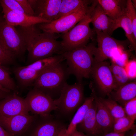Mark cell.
<instances>
[{
    "label": "cell",
    "instance_id": "6da1fadb",
    "mask_svg": "<svg viewBox=\"0 0 136 136\" xmlns=\"http://www.w3.org/2000/svg\"><path fill=\"white\" fill-rule=\"evenodd\" d=\"M25 41L28 54L27 65L63 53L60 41L55 34L41 30L35 25L19 26L17 29Z\"/></svg>",
    "mask_w": 136,
    "mask_h": 136
},
{
    "label": "cell",
    "instance_id": "7bdbcfd3",
    "mask_svg": "<svg viewBox=\"0 0 136 136\" xmlns=\"http://www.w3.org/2000/svg\"><path fill=\"white\" fill-rule=\"evenodd\" d=\"M1 17H0V19Z\"/></svg>",
    "mask_w": 136,
    "mask_h": 136
},
{
    "label": "cell",
    "instance_id": "cb8c5ba5",
    "mask_svg": "<svg viewBox=\"0 0 136 136\" xmlns=\"http://www.w3.org/2000/svg\"><path fill=\"white\" fill-rule=\"evenodd\" d=\"M119 28H122L124 30L128 41L133 49L135 51L136 39L134 35L132 23L126 13L114 20V31Z\"/></svg>",
    "mask_w": 136,
    "mask_h": 136
},
{
    "label": "cell",
    "instance_id": "52a82bcc",
    "mask_svg": "<svg viewBox=\"0 0 136 136\" xmlns=\"http://www.w3.org/2000/svg\"><path fill=\"white\" fill-rule=\"evenodd\" d=\"M0 43L16 60H23L27 51L24 40L15 26L8 24L3 17L0 19Z\"/></svg>",
    "mask_w": 136,
    "mask_h": 136
},
{
    "label": "cell",
    "instance_id": "9a60e30c",
    "mask_svg": "<svg viewBox=\"0 0 136 136\" xmlns=\"http://www.w3.org/2000/svg\"><path fill=\"white\" fill-rule=\"evenodd\" d=\"M34 12V16L50 22L58 19L62 0H28Z\"/></svg>",
    "mask_w": 136,
    "mask_h": 136
},
{
    "label": "cell",
    "instance_id": "f35d334b",
    "mask_svg": "<svg viewBox=\"0 0 136 136\" xmlns=\"http://www.w3.org/2000/svg\"><path fill=\"white\" fill-rule=\"evenodd\" d=\"M11 92H8L0 89V100L4 98Z\"/></svg>",
    "mask_w": 136,
    "mask_h": 136
},
{
    "label": "cell",
    "instance_id": "5b68a950",
    "mask_svg": "<svg viewBox=\"0 0 136 136\" xmlns=\"http://www.w3.org/2000/svg\"><path fill=\"white\" fill-rule=\"evenodd\" d=\"M97 3V0H94L84 17L69 31L63 34L60 41L63 53L86 45L92 38L95 33L90 28V24L92 12Z\"/></svg>",
    "mask_w": 136,
    "mask_h": 136
},
{
    "label": "cell",
    "instance_id": "d590c367",
    "mask_svg": "<svg viewBox=\"0 0 136 136\" xmlns=\"http://www.w3.org/2000/svg\"><path fill=\"white\" fill-rule=\"evenodd\" d=\"M125 133H118L112 131L106 133L101 136H124Z\"/></svg>",
    "mask_w": 136,
    "mask_h": 136
},
{
    "label": "cell",
    "instance_id": "1f68e13d",
    "mask_svg": "<svg viewBox=\"0 0 136 136\" xmlns=\"http://www.w3.org/2000/svg\"><path fill=\"white\" fill-rule=\"evenodd\" d=\"M16 60L0 43V64L5 66L13 65Z\"/></svg>",
    "mask_w": 136,
    "mask_h": 136
},
{
    "label": "cell",
    "instance_id": "2e32d148",
    "mask_svg": "<svg viewBox=\"0 0 136 136\" xmlns=\"http://www.w3.org/2000/svg\"><path fill=\"white\" fill-rule=\"evenodd\" d=\"M96 106V118L97 136L113 131L114 119L100 101L95 90L91 88Z\"/></svg>",
    "mask_w": 136,
    "mask_h": 136
},
{
    "label": "cell",
    "instance_id": "d4e9b609",
    "mask_svg": "<svg viewBox=\"0 0 136 136\" xmlns=\"http://www.w3.org/2000/svg\"><path fill=\"white\" fill-rule=\"evenodd\" d=\"M110 68L113 77L115 90L129 82V78L124 67L112 61Z\"/></svg>",
    "mask_w": 136,
    "mask_h": 136
},
{
    "label": "cell",
    "instance_id": "ba28073f",
    "mask_svg": "<svg viewBox=\"0 0 136 136\" xmlns=\"http://www.w3.org/2000/svg\"><path fill=\"white\" fill-rule=\"evenodd\" d=\"M68 125L51 114L38 115L24 136H58Z\"/></svg>",
    "mask_w": 136,
    "mask_h": 136
},
{
    "label": "cell",
    "instance_id": "44dd1931",
    "mask_svg": "<svg viewBox=\"0 0 136 136\" xmlns=\"http://www.w3.org/2000/svg\"><path fill=\"white\" fill-rule=\"evenodd\" d=\"M109 97L123 107L126 102L136 97V80L113 90Z\"/></svg>",
    "mask_w": 136,
    "mask_h": 136
},
{
    "label": "cell",
    "instance_id": "ac0fdd59",
    "mask_svg": "<svg viewBox=\"0 0 136 136\" xmlns=\"http://www.w3.org/2000/svg\"><path fill=\"white\" fill-rule=\"evenodd\" d=\"M93 31H102L111 36L113 33L114 20L106 14L98 2L93 9L91 16Z\"/></svg>",
    "mask_w": 136,
    "mask_h": 136
},
{
    "label": "cell",
    "instance_id": "d6a6232c",
    "mask_svg": "<svg viewBox=\"0 0 136 136\" xmlns=\"http://www.w3.org/2000/svg\"><path fill=\"white\" fill-rule=\"evenodd\" d=\"M129 79L131 80L136 78V61L132 60L128 61L124 67Z\"/></svg>",
    "mask_w": 136,
    "mask_h": 136
},
{
    "label": "cell",
    "instance_id": "ffe728a7",
    "mask_svg": "<svg viewBox=\"0 0 136 136\" xmlns=\"http://www.w3.org/2000/svg\"><path fill=\"white\" fill-rule=\"evenodd\" d=\"M107 15L113 20L126 13L127 0H97Z\"/></svg>",
    "mask_w": 136,
    "mask_h": 136
},
{
    "label": "cell",
    "instance_id": "4dcf8cb0",
    "mask_svg": "<svg viewBox=\"0 0 136 136\" xmlns=\"http://www.w3.org/2000/svg\"><path fill=\"white\" fill-rule=\"evenodd\" d=\"M123 107L126 116L135 120L136 118V97L126 102Z\"/></svg>",
    "mask_w": 136,
    "mask_h": 136
},
{
    "label": "cell",
    "instance_id": "83f0119b",
    "mask_svg": "<svg viewBox=\"0 0 136 136\" xmlns=\"http://www.w3.org/2000/svg\"><path fill=\"white\" fill-rule=\"evenodd\" d=\"M134 121L127 116L115 119L113 131L118 133H124L136 128Z\"/></svg>",
    "mask_w": 136,
    "mask_h": 136
},
{
    "label": "cell",
    "instance_id": "f546056e",
    "mask_svg": "<svg viewBox=\"0 0 136 136\" xmlns=\"http://www.w3.org/2000/svg\"><path fill=\"white\" fill-rule=\"evenodd\" d=\"M126 14L131 22L134 35L136 39V11L131 0L126 1Z\"/></svg>",
    "mask_w": 136,
    "mask_h": 136
},
{
    "label": "cell",
    "instance_id": "484cf974",
    "mask_svg": "<svg viewBox=\"0 0 136 136\" xmlns=\"http://www.w3.org/2000/svg\"><path fill=\"white\" fill-rule=\"evenodd\" d=\"M98 98L114 119L126 116L123 107L116 102L110 97L107 99Z\"/></svg>",
    "mask_w": 136,
    "mask_h": 136
},
{
    "label": "cell",
    "instance_id": "30bf717a",
    "mask_svg": "<svg viewBox=\"0 0 136 136\" xmlns=\"http://www.w3.org/2000/svg\"><path fill=\"white\" fill-rule=\"evenodd\" d=\"M96 41L97 47H96L94 55V62L106 61L112 58L115 51H123L125 43L124 41L117 40L108 34L97 31Z\"/></svg>",
    "mask_w": 136,
    "mask_h": 136
},
{
    "label": "cell",
    "instance_id": "e0dca14e",
    "mask_svg": "<svg viewBox=\"0 0 136 136\" xmlns=\"http://www.w3.org/2000/svg\"><path fill=\"white\" fill-rule=\"evenodd\" d=\"M3 18L9 24L26 27L50 22L39 17L30 16L24 13H15L2 9Z\"/></svg>",
    "mask_w": 136,
    "mask_h": 136
},
{
    "label": "cell",
    "instance_id": "d6986e66",
    "mask_svg": "<svg viewBox=\"0 0 136 136\" xmlns=\"http://www.w3.org/2000/svg\"><path fill=\"white\" fill-rule=\"evenodd\" d=\"M96 113L94 100L82 121L77 126L76 129L87 136H97Z\"/></svg>",
    "mask_w": 136,
    "mask_h": 136
},
{
    "label": "cell",
    "instance_id": "8fae6325",
    "mask_svg": "<svg viewBox=\"0 0 136 136\" xmlns=\"http://www.w3.org/2000/svg\"><path fill=\"white\" fill-rule=\"evenodd\" d=\"M110 63L106 61L94 62L90 77L91 76L96 86L103 95L109 96L115 89Z\"/></svg>",
    "mask_w": 136,
    "mask_h": 136
},
{
    "label": "cell",
    "instance_id": "b9f144b4",
    "mask_svg": "<svg viewBox=\"0 0 136 136\" xmlns=\"http://www.w3.org/2000/svg\"><path fill=\"white\" fill-rule=\"evenodd\" d=\"M132 4L134 7L136 9V1L135 0H131Z\"/></svg>",
    "mask_w": 136,
    "mask_h": 136
},
{
    "label": "cell",
    "instance_id": "8d00e7d4",
    "mask_svg": "<svg viewBox=\"0 0 136 136\" xmlns=\"http://www.w3.org/2000/svg\"><path fill=\"white\" fill-rule=\"evenodd\" d=\"M124 136H136V128L125 132Z\"/></svg>",
    "mask_w": 136,
    "mask_h": 136
},
{
    "label": "cell",
    "instance_id": "60d3db41",
    "mask_svg": "<svg viewBox=\"0 0 136 136\" xmlns=\"http://www.w3.org/2000/svg\"><path fill=\"white\" fill-rule=\"evenodd\" d=\"M0 89L8 92L10 93L11 92V91L4 88L1 85H0Z\"/></svg>",
    "mask_w": 136,
    "mask_h": 136
},
{
    "label": "cell",
    "instance_id": "277c9868",
    "mask_svg": "<svg viewBox=\"0 0 136 136\" xmlns=\"http://www.w3.org/2000/svg\"><path fill=\"white\" fill-rule=\"evenodd\" d=\"M96 47L89 43L83 47L65 52L62 55L66 60L70 75H74L78 82L83 78H89L94 63V55Z\"/></svg>",
    "mask_w": 136,
    "mask_h": 136
},
{
    "label": "cell",
    "instance_id": "603a6c76",
    "mask_svg": "<svg viewBox=\"0 0 136 136\" xmlns=\"http://www.w3.org/2000/svg\"><path fill=\"white\" fill-rule=\"evenodd\" d=\"M94 1L62 0L59 7L58 19L79 9L89 6Z\"/></svg>",
    "mask_w": 136,
    "mask_h": 136
},
{
    "label": "cell",
    "instance_id": "7c38bea8",
    "mask_svg": "<svg viewBox=\"0 0 136 136\" xmlns=\"http://www.w3.org/2000/svg\"><path fill=\"white\" fill-rule=\"evenodd\" d=\"M24 99L29 112L32 115H48L57 109L53 99L34 88L29 91Z\"/></svg>",
    "mask_w": 136,
    "mask_h": 136
},
{
    "label": "cell",
    "instance_id": "4fadbf2b",
    "mask_svg": "<svg viewBox=\"0 0 136 136\" xmlns=\"http://www.w3.org/2000/svg\"><path fill=\"white\" fill-rule=\"evenodd\" d=\"M38 115L20 114L9 117L0 115V124L14 136H24Z\"/></svg>",
    "mask_w": 136,
    "mask_h": 136
},
{
    "label": "cell",
    "instance_id": "e575fe53",
    "mask_svg": "<svg viewBox=\"0 0 136 136\" xmlns=\"http://www.w3.org/2000/svg\"><path fill=\"white\" fill-rule=\"evenodd\" d=\"M0 136H14L6 131L0 124Z\"/></svg>",
    "mask_w": 136,
    "mask_h": 136
},
{
    "label": "cell",
    "instance_id": "5bb4252c",
    "mask_svg": "<svg viewBox=\"0 0 136 136\" xmlns=\"http://www.w3.org/2000/svg\"><path fill=\"white\" fill-rule=\"evenodd\" d=\"M24 99L11 92L0 100V115L6 117L20 114H29Z\"/></svg>",
    "mask_w": 136,
    "mask_h": 136
},
{
    "label": "cell",
    "instance_id": "f1b7e54d",
    "mask_svg": "<svg viewBox=\"0 0 136 136\" xmlns=\"http://www.w3.org/2000/svg\"><path fill=\"white\" fill-rule=\"evenodd\" d=\"M0 4L2 9L15 13L25 14L17 0H0Z\"/></svg>",
    "mask_w": 136,
    "mask_h": 136
},
{
    "label": "cell",
    "instance_id": "4316f807",
    "mask_svg": "<svg viewBox=\"0 0 136 136\" xmlns=\"http://www.w3.org/2000/svg\"><path fill=\"white\" fill-rule=\"evenodd\" d=\"M0 85L13 92L18 93V87L11 77L9 70L6 66L1 64Z\"/></svg>",
    "mask_w": 136,
    "mask_h": 136
},
{
    "label": "cell",
    "instance_id": "7402d4cb",
    "mask_svg": "<svg viewBox=\"0 0 136 136\" xmlns=\"http://www.w3.org/2000/svg\"><path fill=\"white\" fill-rule=\"evenodd\" d=\"M94 100V97L91 94L90 97L85 99L84 102L76 111L68 125L65 132L66 136H69L76 129L77 126L82 121Z\"/></svg>",
    "mask_w": 136,
    "mask_h": 136
},
{
    "label": "cell",
    "instance_id": "7a4b0ae2",
    "mask_svg": "<svg viewBox=\"0 0 136 136\" xmlns=\"http://www.w3.org/2000/svg\"><path fill=\"white\" fill-rule=\"evenodd\" d=\"M84 89L82 81L72 85L66 83L59 97L54 100L57 108L54 111L55 116L65 122L70 121L85 101Z\"/></svg>",
    "mask_w": 136,
    "mask_h": 136
},
{
    "label": "cell",
    "instance_id": "836d02e7",
    "mask_svg": "<svg viewBox=\"0 0 136 136\" xmlns=\"http://www.w3.org/2000/svg\"><path fill=\"white\" fill-rule=\"evenodd\" d=\"M24 10L25 14L30 16H34V11L28 0H17Z\"/></svg>",
    "mask_w": 136,
    "mask_h": 136
},
{
    "label": "cell",
    "instance_id": "74e56055",
    "mask_svg": "<svg viewBox=\"0 0 136 136\" xmlns=\"http://www.w3.org/2000/svg\"><path fill=\"white\" fill-rule=\"evenodd\" d=\"M69 136H87L84 133L76 129Z\"/></svg>",
    "mask_w": 136,
    "mask_h": 136
},
{
    "label": "cell",
    "instance_id": "ab89813d",
    "mask_svg": "<svg viewBox=\"0 0 136 136\" xmlns=\"http://www.w3.org/2000/svg\"><path fill=\"white\" fill-rule=\"evenodd\" d=\"M66 128L62 130L58 136H66L65 132Z\"/></svg>",
    "mask_w": 136,
    "mask_h": 136
},
{
    "label": "cell",
    "instance_id": "9c48e42d",
    "mask_svg": "<svg viewBox=\"0 0 136 136\" xmlns=\"http://www.w3.org/2000/svg\"><path fill=\"white\" fill-rule=\"evenodd\" d=\"M91 5L50 22L38 24V27L43 31L54 34H63L73 28L84 17L89 11Z\"/></svg>",
    "mask_w": 136,
    "mask_h": 136
},
{
    "label": "cell",
    "instance_id": "8992f818",
    "mask_svg": "<svg viewBox=\"0 0 136 136\" xmlns=\"http://www.w3.org/2000/svg\"><path fill=\"white\" fill-rule=\"evenodd\" d=\"M65 60L62 55H55L26 65L15 67L12 71L19 86L26 88L32 86L34 81L43 72Z\"/></svg>",
    "mask_w": 136,
    "mask_h": 136
},
{
    "label": "cell",
    "instance_id": "3957f363",
    "mask_svg": "<svg viewBox=\"0 0 136 136\" xmlns=\"http://www.w3.org/2000/svg\"><path fill=\"white\" fill-rule=\"evenodd\" d=\"M64 61L51 67L40 75L34 81L33 88L53 100L59 96L70 75Z\"/></svg>",
    "mask_w": 136,
    "mask_h": 136
}]
</instances>
